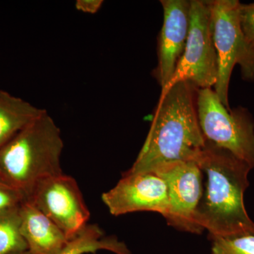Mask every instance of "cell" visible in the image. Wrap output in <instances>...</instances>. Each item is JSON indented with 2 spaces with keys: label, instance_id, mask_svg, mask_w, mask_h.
I'll return each instance as SVG.
<instances>
[{
  "label": "cell",
  "instance_id": "cell-1",
  "mask_svg": "<svg viewBox=\"0 0 254 254\" xmlns=\"http://www.w3.org/2000/svg\"><path fill=\"white\" fill-rule=\"evenodd\" d=\"M198 90L180 81L161 92L144 144L128 172L153 173L165 164L198 162L206 144L197 113Z\"/></svg>",
  "mask_w": 254,
  "mask_h": 254
},
{
  "label": "cell",
  "instance_id": "cell-2",
  "mask_svg": "<svg viewBox=\"0 0 254 254\" xmlns=\"http://www.w3.org/2000/svg\"><path fill=\"white\" fill-rule=\"evenodd\" d=\"M197 163L206 175L195 215L198 226L208 230L209 236L254 233V222L244 199L252 168L231 152L207 141Z\"/></svg>",
  "mask_w": 254,
  "mask_h": 254
},
{
  "label": "cell",
  "instance_id": "cell-3",
  "mask_svg": "<svg viewBox=\"0 0 254 254\" xmlns=\"http://www.w3.org/2000/svg\"><path fill=\"white\" fill-rule=\"evenodd\" d=\"M63 148L59 127L44 110L0 149V177L28 200L38 182L63 174Z\"/></svg>",
  "mask_w": 254,
  "mask_h": 254
},
{
  "label": "cell",
  "instance_id": "cell-4",
  "mask_svg": "<svg viewBox=\"0 0 254 254\" xmlns=\"http://www.w3.org/2000/svg\"><path fill=\"white\" fill-rule=\"evenodd\" d=\"M208 1L213 43L218 57V76L214 91L225 108L231 110L228 91L232 71L235 65L239 64L243 79L254 81V47L245 39L241 29L240 1Z\"/></svg>",
  "mask_w": 254,
  "mask_h": 254
},
{
  "label": "cell",
  "instance_id": "cell-5",
  "mask_svg": "<svg viewBox=\"0 0 254 254\" xmlns=\"http://www.w3.org/2000/svg\"><path fill=\"white\" fill-rule=\"evenodd\" d=\"M198 122L205 140L231 152L254 168V120L238 107L228 110L212 88L198 89Z\"/></svg>",
  "mask_w": 254,
  "mask_h": 254
},
{
  "label": "cell",
  "instance_id": "cell-6",
  "mask_svg": "<svg viewBox=\"0 0 254 254\" xmlns=\"http://www.w3.org/2000/svg\"><path fill=\"white\" fill-rule=\"evenodd\" d=\"M218 76V57L212 34L208 1L192 0L186 47L169 86L177 81H188L198 89L211 88L215 86Z\"/></svg>",
  "mask_w": 254,
  "mask_h": 254
},
{
  "label": "cell",
  "instance_id": "cell-7",
  "mask_svg": "<svg viewBox=\"0 0 254 254\" xmlns=\"http://www.w3.org/2000/svg\"><path fill=\"white\" fill-rule=\"evenodd\" d=\"M28 200L55 222L68 240L88 225L90 211L73 177L61 174L42 180Z\"/></svg>",
  "mask_w": 254,
  "mask_h": 254
},
{
  "label": "cell",
  "instance_id": "cell-8",
  "mask_svg": "<svg viewBox=\"0 0 254 254\" xmlns=\"http://www.w3.org/2000/svg\"><path fill=\"white\" fill-rule=\"evenodd\" d=\"M168 187L169 208L165 219L177 230L200 234L203 229L195 220L203 187L202 171L194 161L177 162L161 165L153 172Z\"/></svg>",
  "mask_w": 254,
  "mask_h": 254
},
{
  "label": "cell",
  "instance_id": "cell-9",
  "mask_svg": "<svg viewBox=\"0 0 254 254\" xmlns=\"http://www.w3.org/2000/svg\"><path fill=\"white\" fill-rule=\"evenodd\" d=\"M102 200L112 215L139 211L168 214V187L161 177L153 173L127 171L116 186L102 195Z\"/></svg>",
  "mask_w": 254,
  "mask_h": 254
},
{
  "label": "cell",
  "instance_id": "cell-10",
  "mask_svg": "<svg viewBox=\"0 0 254 254\" xmlns=\"http://www.w3.org/2000/svg\"><path fill=\"white\" fill-rule=\"evenodd\" d=\"M163 23L158 38V65L153 76L163 92L170 85L186 47L190 1L162 0Z\"/></svg>",
  "mask_w": 254,
  "mask_h": 254
},
{
  "label": "cell",
  "instance_id": "cell-11",
  "mask_svg": "<svg viewBox=\"0 0 254 254\" xmlns=\"http://www.w3.org/2000/svg\"><path fill=\"white\" fill-rule=\"evenodd\" d=\"M21 235L31 254H56L68 242L59 227L26 200L20 206Z\"/></svg>",
  "mask_w": 254,
  "mask_h": 254
},
{
  "label": "cell",
  "instance_id": "cell-12",
  "mask_svg": "<svg viewBox=\"0 0 254 254\" xmlns=\"http://www.w3.org/2000/svg\"><path fill=\"white\" fill-rule=\"evenodd\" d=\"M44 110L0 90V149Z\"/></svg>",
  "mask_w": 254,
  "mask_h": 254
},
{
  "label": "cell",
  "instance_id": "cell-13",
  "mask_svg": "<svg viewBox=\"0 0 254 254\" xmlns=\"http://www.w3.org/2000/svg\"><path fill=\"white\" fill-rule=\"evenodd\" d=\"M100 250L109 251L115 254H131L125 243L115 237H104L98 225L89 224L68 240L56 254H94Z\"/></svg>",
  "mask_w": 254,
  "mask_h": 254
},
{
  "label": "cell",
  "instance_id": "cell-14",
  "mask_svg": "<svg viewBox=\"0 0 254 254\" xmlns=\"http://www.w3.org/2000/svg\"><path fill=\"white\" fill-rule=\"evenodd\" d=\"M20 206L0 213V254L28 252L27 244L21 232Z\"/></svg>",
  "mask_w": 254,
  "mask_h": 254
},
{
  "label": "cell",
  "instance_id": "cell-15",
  "mask_svg": "<svg viewBox=\"0 0 254 254\" xmlns=\"http://www.w3.org/2000/svg\"><path fill=\"white\" fill-rule=\"evenodd\" d=\"M209 238L212 242V254H254L253 232Z\"/></svg>",
  "mask_w": 254,
  "mask_h": 254
},
{
  "label": "cell",
  "instance_id": "cell-16",
  "mask_svg": "<svg viewBox=\"0 0 254 254\" xmlns=\"http://www.w3.org/2000/svg\"><path fill=\"white\" fill-rule=\"evenodd\" d=\"M241 29L245 39L254 47V3L240 5Z\"/></svg>",
  "mask_w": 254,
  "mask_h": 254
},
{
  "label": "cell",
  "instance_id": "cell-17",
  "mask_svg": "<svg viewBox=\"0 0 254 254\" xmlns=\"http://www.w3.org/2000/svg\"><path fill=\"white\" fill-rule=\"evenodd\" d=\"M26 200L24 195L8 185H0V213L19 206Z\"/></svg>",
  "mask_w": 254,
  "mask_h": 254
},
{
  "label": "cell",
  "instance_id": "cell-18",
  "mask_svg": "<svg viewBox=\"0 0 254 254\" xmlns=\"http://www.w3.org/2000/svg\"><path fill=\"white\" fill-rule=\"evenodd\" d=\"M103 4L102 0H77L76 8L78 11L87 14H96Z\"/></svg>",
  "mask_w": 254,
  "mask_h": 254
},
{
  "label": "cell",
  "instance_id": "cell-19",
  "mask_svg": "<svg viewBox=\"0 0 254 254\" xmlns=\"http://www.w3.org/2000/svg\"><path fill=\"white\" fill-rule=\"evenodd\" d=\"M6 185V184L4 183V182L2 181V180H1V177H0V185ZM9 186V185H8Z\"/></svg>",
  "mask_w": 254,
  "mask_h": 254
},
{
  "label": "cell",
  "instance_id": "cell-20",
  "mask_svg": "<svg viewBox=\"0 0 254 254\" xmlns=\"http://www.w3.org/2000/svg\"><path fill=\"white\" fill-rule=\"evenodd\" d=\"M20 254H31L29 252H24V253Z\"/></svg>",
  "mask_w": 254,
  "mask_h": 254
}]
</instances>
